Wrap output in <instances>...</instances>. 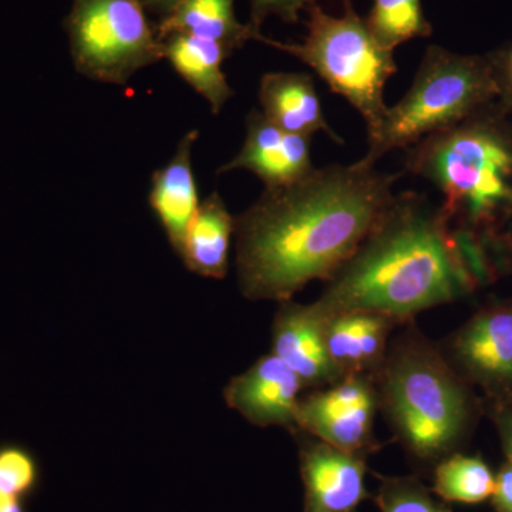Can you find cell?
I'll list each match as a JSON object with an SVG mask.
<instances>
[{"instance_id": "d6986e66", "label": "cell", "mask_w": 512, "mask_h": 512, "mask_svg": "<svg viewBox=\"0 0 512 512\" xmlns=\"http://www.w3.org/2000/svg\"><path fill=\"white\" fill-rule=\"evenodd\" d=\"M158 39L190 35L221 43L232 53L262 33L235 16V0H180L156 26Z\"/></svg>"}, {"instance_id": "603a6c76", "label": "cell", "mask_w": 512, "mask_h": 512, "mask_svg": "<svg viewBox=\"0 0 512 512\" xmlns=\"http://www.w3.org/2000/svg\"><path fill=\"white\" fill-rule=\"evenodd\" d=\"M375 501L380 512H454L414 476L380 477Z\"/></svg>"}, {"instance_id": "f1b7e54d", "label": "cell", "mask_w": 512, "mask_h": 512, "mask_svg": "<svg viewBox=\"0 0 512 512\" xmlns=\"http://www.w3.org/2000/svg\"><path fill=\"white\" fill-rule=\"evenodd\" d=\"M147 12L156 13L163 18L180 0H143Z\"/></svg>"}, {"instance_id": "9c48e42d", "label": "cell", "mask_w": 512, "mask_h": 512, "mask_svg": "<svg viewBox=\"0 0 512 512\" xmlns=\"http://www.w3.org/2000/svg\"><path fill=\"white\" fill-rule=\"evenodd\" d=\"M380 412L376 377L350 375L301 397L296 431L330 446L369 457L379 450L375 421Z\"/></svg>"}, {"instance_id": "ba28073f", "label": "cell", "mask_w": 512, "mask_h": 512, "mask_svg": "<svg viewBox=\"0 0 512 512\" xmlns=\"http://www.w3.org/2000/svg\"><path fill=\"white\" fill-rule=\"evenodd\" d=\"M440 348L481 399L512 402V298L485 302Z\"/></svg>"}, {"instance_id": "7a4b0ae2", "label": "cell", "mask_w": 512, "mask_h": 512, "mask_svg": "<svg viewBox=\"0 0 512 512\" xmlns=\"http://www.w3.org/2000/svg\"><path fill=\"white\" fill-rule=\"evenodd\" d=\"M477 291L441 205L406 191L394 194L352 258L326 281L313 308L382 313L399 325Z\"/></svg>"}, {"instance_id": "52a82bcc", "label": "cell", "mask_w": 512, "mask_h": 512, "mask_svg": "<svg viewBox=\"0 0 512 512\" xmlns=\"http://www.w3.org/2000/svg\"><path fill=\"white\" fill-rule=\"evenodd\" d=\"M64 26L74 69L87 79L124 86L164 60L143 0H73Z\"/></svg>"}, {"instance_id": "e0dca14e", "label": "cell", "mask_w": 512, "mask_h": 512, "mask_svg": "<svg viewBox=\"0 0 512 512\" xmlns=\"http://www.w3.org/2000/svg\"><path fill=\"white\" fill-rule=\"evenodd\" d=\"M232 239H235V217L220 192H211L201 202L188 228L180 259L192 274L224 279L228 275Z\"/></svg>"}, {"instance_id": "30bf717a", "label": "cell", "mask_w": 512, "mask_h": 512, "mask_svg": "<svg viewBox=\"0 0 512 512\" xmlns=\"http://www.w3.org/2000/svg\"><path fill=\"white\" fill-rule=\"evenodd\" d=\"M305 503L303 512H356L369 498L367 457L346 453L295 431Z\"/></svg>"}, {"instance_id": "9a60e30c", "label": "cell", "mask_w": 512, "mask_h": 512, "mask_svg": "<svg viewBox=\"0 0 512 512\" xmlns=\"http://www.w3.org/2000/svg\"><path fill=\"white\" fill-rule=\"evenodd\" d=\"M397 326L396 320L376 312H342L325 318L326 348L340 375L376 377Z\"/></svg>"}, {"instance_id": "2e32d148", "label": "cell", "mask_w": 512, "mask_h": 512, "mask_svg": "<svg viewBox=\"0 0 512 512\" xmlns=\"http://www.w3.org/2000/svg\"><path fill=\"white\" fill-rule=\"evenodd\" d=\"M261 113L272 124L299 136L325 133L335 143L342 138L332 130L323 114L322 103L312 76L301 72H271L259 82Z\"/></svg>"}, {"instance_id": "484cf974", "label": "cell", "mask_w": 512, "mask_h": 512, "mask_svg": "<svg viewBox=\"0 0 512 512\" xmlns=\"http://www.w3.org/2000/svg\"><path fill=\"white\" fill-rule=\"evenodd\" d=\"M483 402V413L497 431L508 463L512 464V402Z\"/></svg>"}, {"instance_id": "7402d4cb", "label": "cell", "mask_w": 512, "mask_h": 512, "mask_svg": "<svg viewBox=\"0 0 512 512\" xmlns=\"http://www.w3.org/2000/svg\"><path fill=\"white\" fill-rule=\"evenodd\" d=\"M39 458L23 444L0 443V493L29 501L42 487Z\"/></svg>"}, {"instance_id": "277c9868", "label": "cell", "mask_w": 512, "mask_h": 512, "mask_svg": "<svg viewBox=\"0 0 512 512\" xmlns=\"http://www.w3.org/2000/svg\"><path fill=\"white\" fill-rule=\"evenodd\" d=\"M493 104L407 148L404 170L443 195L453 224L505 225L512 218V123Z\"/></svg>"}, {"instance_id": "6da1fadb", "label": "cell", "mask_w": 512, "mask_h": 512, "mask_svg": "<svg viewBox=\"0 0 512 512\" xmlns=\"http://www.w3.org/2000/svg\"><path fill=\"white\" fill-rule=\"evenodd\" d=\"M400 175L357 161L313 168L295 183L265 188L235 217L242 296L282 302L313 281H329L375 228Z\"/></svg>"}, {"instance_id": "44dd1931", "label": "cell", "mask_w": 512, "mask_h": 512, "mask_svg": "<svg viewBox=\"0 0 512 512\" xmlns=\"http://www.w3.org/2000/svg\"><path fill=\"white\" fill-rule=\"evenodd\" d=\"M365 20L377 43L392 52L410 40L433 35L421 0H373Z\"/></svg>"}, {"instance_id": "7c38bea8", "label": "cell", "mask_w": 512, "mask_h": 512, "mask_svg": "<svg viewBox=\"0 0 512 512\" xmlns=\"http://www.w3.org/2000/svg\"><path fill=\"white\" fill-rule=\"evenodd\" d=\"M291 367L303 390L332 386L343 376L333 365L325 342V318L312 303L278 302L272 323V352Z\"/></svg>"}, {"instance_id": "5bb4252c", "label": "cell", "mask_w": 512, "mask_h": 512, "mask_svg": "<svg viewBox=\"0 0 512 512\" xmlns=\"http://www.w3.org/2000/svg\"><path fill=\"white\" fill-rule=\"evenodd\" d=\"M198 137V130L184 134L171 160L151 177L148 194L151 210L163 227L168 244L178 256L183 251L185 235L201 204L192 165V153Z\"/></svg>"}, {"instance_id": "d4e9b609", "label": "cell", "mask_w": 512, "mask_h": 512, "mask_svg": "<svg viewBox=\"0 0 512 512\" xmlns=\"http://www.w3.org/2000/svg\"><path fill=\"white\" fill-rule=\"evenodd\" d=\"M493 74L495 86H497L498 101L500 106L508 113L512 111V43L497 50L488 56Z\"/></svg>"}, {"instance_id": "5b68a950", "label": "cell", "mask_w": 512, "mask_h": 512, "mask_svg": "<svg viewBox=\"0 0 512 512\" xmlns=\"http://www.w3.org/2000/svg\"><path fill=\"white\" fill-rule=\"evenodd\" d=\"M498 93L488 56L458 55L427 47L403 99L387 106L382 123L367 136L360 163L375 167L394 150H407L424 138L450 130L493 106Z\"/></svg>"}, {"instance_id": "4fadbf2b", "label": "cell", "mask_w": 512, "mask_h": 512, "mask_svg": "<svg viewBox=\"0 0 512 512\" xmlns=\"http://www.w3.org/2000/svg\"><path fill=\"white\" fill-rule=\"evenodd\" d=\"M247 136L237 156L218 174L244 170L256 175L265 188L295 183L313 170L311 138L288 133L252 109L247 116Z\"/></svg>"}, {"instance_id": "ffe728a7", "label": "cell", "mask_w": 512, "mask_h": 512, "mask_svg": "<svg viewBox=\"0 0 512 512\" xmlns=\"http://www.w3.org/2000/svg\"><path fill=\"white\" fill-rule=\"evenodd\" d=\"M433 493L444 503L481 504L491 498L495 474L480 456L454 453L433 468Z\"/></svg>"}, {"instance_id": "83f0119b", "label": "cell", "mask_w": 512, "mask_h": 512, "mask_svg": "<svg viewBox=\"0 0 512 512\" xmlns=\"http://www.w3.org/2000/svg\"><path fill=\"white\" fill-rule=\"evenodd\" d=\"M0 512H28V501L0 493Z\"/></svg>"}, {"instance_id": "4316f807", "label": "cell", "mask_w": 512, "mask_h": 512, "mask_svg": "<svg viewBox=\"0 0 512 512\" xmlns=\"http://www.w3.org/2000/svg\"><path fill=\"white\" fill-rule=\"evenodd\" d=\"M491 504L495 512H512V464L505 461L495 474L494 493Z\"/></svg>"}, {"instance_id": "8992f818", "label": "cell", "mask_w": 512, "mask_h": 512, "mask_svg": "<svg viewBox=\"0 0 512 512\" xmlns=\"http://www.w3.org/2000/svg\"><path fill=\"white\" fill-rule=\"evenodd\" d=\"M306 12L308 33L302 43L278 42L264 35L258 42L311 67L333 93L355 107L370 136L386 113L384 87L397 72L392 50L377 43L350 0H345L342 16L329 15L316 2Z\"/></svg>"}, {"instance_id": "ac0fdd59", "label": "cell", "mask_w": 512, "mask_h": 512, "mask_svg": "<svg viewBox=\"0 0 512 512\" xmlns=\"http://www.w3.org/2000/svg\"><path fill=\"white\" fill-rule=\"evenodd\" d=\"M161 43L164 59L210 104L212 114H220L235 94L222 72V63L232 55L231 50L190 35H171Z\"/></svg>"}, {"instance_id": "3957f363", "label": "cell", "mask_w": 512, "mask_h": 512, "mask_svg": "<svg viewBox=\"0 0 512 512\" xmlns=\"http://www.w3.org/2000/svg\"><path fill=\"white\" fill-rule=\"evenodd\" d=\"M380 412L407 456L423 471L460 453L484 416L483 402L416 326L390 342L376 376Z\"/></svg>"}, {"instance_id": "8fae6325", "label": "cell", "mask_w": 512, "mask_h": 512, "mask_svg": "<svg viewBox=\"0 0 512 512\" xmlns=\"http://www.w3.org/2000/svg\"><path fill=\"white\" fill-rule=\"evenodd\" d=\"M303 386L295 372L274 353L259 357L224 389L225 403L256 427L296 431V412Z\"/></svg>"}, {"instance_id": "cb8c5ba5", "label": "cell", "mask_w": 512, "mask_h": 512, "mask_svg": "<svg viewBox=\"0 0 512 512\" xmlns=\"http://www.w3.org/2000/svg\"><path fill=\"white\" fill-rule=\"evenodd\" d=\"M251 10L249 25L261 32L262 23L269 16H278L286 23L301 20V13L306 12L315 0H248Z\"/></svg>"}]
</instances>
